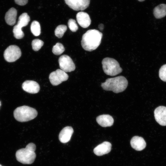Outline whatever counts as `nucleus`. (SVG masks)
I'll use <instances>...</instances> for the list:
<instances>
[{
  "label": "nucleus",
  "mask_w": 166,
  "mask_h": 166,
  "mask_svg": "<svg viewBox=\"0 0 166 166\" xmlns=\"http://www.w3.org/2000/svg\"><path fill=\"white\" fill-rule=\"evenodd\" d=\"M103 34L95 30H88L82 36L81 45L84 49L91 51L97 48L101 42Z\"/></svg>",
  "instance_id": "obj_1"
},
{
  "label": "nucleus",
  "mask_w": 166,
  "mask_h": 166,
  "mask_svg": "<svg viewBox=\"0 0 166 166\" xmlns=\"http://www.w3.org/2000/svg\"><path fill=\"white\" fill-rule=\"evenodd\" d=\"M128 81L123 76L108 78L101 84V86L106 91H111L118 93L124 91L127 87Z\"/></svg>",
  "instance_id": "obj_2"
},
{
  "label": "nucleus",
  "mask_w": 166,
  "mask_h": 166,
  "mask_svg": "<svg viewBox=\"0 0 166 166\" xmlns=\"http://www.w3.org/2000/svg\"><path fill=\"white\" fill-rule=\"evenodd\" d=\"M36 146L33 143L28 144L25 148L17 150L16 153L17 160L19 162L24 164H31L33 163L36 157L35 152Z\"/></svg>",
  "instance_id": "obj_3"
},
{
  "label": "nucleus",
  "mask_w": 166,
  "mask_h": 166,
  "mask_svg": "<svg viewBox=\"0 0 166 166\" xmlns=\"http://www.w3.org/2000/svg\"><path fill=\"white\" fill-rule=\"evenodd\" d=\"M38 115L37 110L27 106L18 107L14 112V118L20 122L28 121L35 118Z\"/></svg>",
  "instance_id": "obj_4"
},
{
  "label": "nucleus",
  "mask_w": 166,
  "mask_h": 166,
  "mask_svg": "<svg viewBox=\"0 0 166 166\" xmlns=\"http://www.w3.org/2000/svg\"><path fill=\"white\" fill-rule=\"evenodd\" d=\"M102 64L104 72L108 75L114 76L122 71V69L117 61L112 58H104L102 61Z\"/></svg>",
  "instance_id": "obj_5"
},
{
  "label": "nucleus",
  "mask_w": 166,
  "mask_h": 166,
  "mask_svg": "<svg viewBox=\"0 0 166 166\" xmlns=\"http://www.w3.org/2000/svg\"><path fill=\"white\" fill-rule=\"evenodd\" d=\"M21 51L20 48L15 45H10L5 50L4 57L8 62H13L18 59L21 56Z\"/></svg>",
  "instance_id": "obj_6"
},
{
  "label": "nucleus",
  "mask_w": 166,
  "mask_h": 166,
  "mask_svg": "<svg viewBox=\"0 0 166 166\" xmlns=\"http://www.w3.org/2000/svg\"><path fill=\"white\" fill-rule=\"evenodd\" d=\"M68 78L69 76L66 72L59 69L51 72L49 76L50 81L54 86L57 85L67 81Z\"/></svg>",
  "instance_id": "obj_7"
},
{
  "label": "nucleus",
  "mask_w": 166,
  "mask_h": 166,
  "mask_svg": "<svg viewBox=\"0 0 166 166\" xmlns=\"http://www.w3.org/2000/svg\"><path fill=\"white\" fill-rule=\"evenodd\" d=\"M58 62L61 69L66 73L74 71L75 69V65L72 59L67 55L61 56Z\"/></svg>",
  "instance_id": "obj_8"
},
{
  "label": "nucleus",
  "mask_w": 166,
  "mask_h": 166,
  "mask_svg": "<svg viewBox=\"0 0 166 166\" xmlns=\"http://www.w3.org/2000/svg\"><path fill=\"white\" fill-rule=\"evenodd\" d=\"M66 4L76 11L83 10L89 6L90 0H65Z\"/></svg>",
  "instance_id": "obj_9"
},
{
  "label": "nucleus",
  "mask_w": 166,
  "mask_h": 166,
  "mask_svg": "<svg viewBox=\"0 0 166 166\" xmlns=\"http://www.w3.org/2000/svg\"><path fill=\"white\" fill-rule=\"evenodd\" d=\"M155 118L156 122L162 126H166V107L161 106L154 110Z\"/></svg>",
  "instance_id": "obj_10"
},
{
  "label": "nucleus",
  "mask_w": 166,
  "mask_h": 166,
  "mask_svg": "<svg viewBox=\"0 0 166 166\" xmlns=\"http://www.w3.org/2000/svg\"><path fill=\"white\" fill-rule=\"evenodd\" d=\"M22 87L26 92L32 94L36 93L39 91L40 87L36 82L31 80H27L22 84Z\"/></svg>",
  "instance_id": "obj_11"
},
{
  "label": "nucleus",
  "mask_w": 166,
  "mask_h": 166,
  "mask_svg": "<svg viewBox=\"0 0 166 166\" xmlns=\"http://www.w3.org/2000/svg\"><path fill=\"white\" fill-rule=\"evenodd\" d=\"M111 147L109 142L105 141L96 146L93 149V152L97 156H102L109 152Z\"/></svg>",
  "instance_id": "obj_12"
},
{
  "label": "nucleus",
  "mask_w": 166,
  "mask_h": 166,
  "mask_svg": "<svg viewBox=\"0 0 166 166\" xmlns=\"http://www.w3.org/2000/svg\"><path fill=\"white\" fill-rule=\"evenodd\" d=\"M76 18L78 24L83 28H86L89 26L91 20L89 14L84 12H80L76 15Z\"/></svg>",
  "instance_id": "obj_13"
},
{
  "label": "nucleus",
  "mask_w": 166,
  "mask_h": 166,
  "mask_svg": "<svg viewBox=\"0 0 166 166\" xmlns=\"http://www.w3.org/2000/svg\"><path fill=\"white\" fill-rule=\"evenodd\" d=\"M130 144L133 149L138 151L143 150L146 146V143L144 138L138 136H135L132 138Z\"/></svg>",
  "instance_id": "obj_14"
},
{
  "label": "nucleus",
  "mask_w": 166,
  "mask_h": 166,
  "mask_svg": "<svg viewBox=\"0 0 166 166\" xmlns=\"http://www.w3.org/2000/svg\"><path fill=\"white\" fill-rule=\"evenodd\" d=\"M73 132V130L71 127H65L59 133V139L60 141L63 143H67L70 140Z\"/></svg>",
  "instance_id": "obj_15"
},
{
  "label": "nucleus",
  "mask_w": 166,
  "mask_h": 166,
  "mask_svg": "<svg viewBox=\"0 0 166 166\" xmlns=\"http://www.w3.org/2000/svg\"><path fill=\"white\" fill-rule=\"evenodd\" d=\"M96 121L98 124L103 127L112 126L114 123L113 117L109 115L103 114L98 116Z\"/></svg>",
  "instance_id": "obj_16"
},
{
  "label": "nucleus",
  "mask_w": 166,
  "mask_h": 166,
  "mask_svg": "<svg viewBox=\"0 0 166 166\" xmlns=\"http://www.w3.org/2000/svg\"><path fill=\"white\" fill-rule=\"evenodd\" d=\"M17 11L14 8H10L6 13L5 20L7 24L10 26L14 25L16 23Z\"/></svg>",
  "instance_id": "obj_17"
},
{
  "label": "nucleus",
  "mask_w": 166,
  "mask_h": 166,
  "mask_svg": "<svg viewBox=\"0 0 166 166\" xmlns=\"http://www.w3.org/2000/svg\"><path fill=\"white\" fill-rule=\"evenodd\" d=\"M153 14L157 19L165 17L166 15V4H161L156 7L153 10Z\"/></svg>",
  "instance_id": "obj_18"
},
{
  "label": "nucleus",
  "mask_w": 166,
  "mask_h": 166,
  "mask_svg": "<svg viewBox=\"0 0 166 166\" xmlns=\"http://www.w3.org/2000/svg\"><path fill=\"white\" fill-rule=\"evenodd\" d=\"M30 20V17L28 14L26 13H24L19 16L17 24L22 28L26 26Z\"/></svg>",
  "instance_id": "obj_19"
},
{
  "label": "nucleus",
  "mask_w": 166,
  "mask_h": 166,
  "mask_svg": "<svg viewBox=\"0 0 166 166\" xmlns=\"http://www.w3.org/2000/svg\"><path fill=\"white\" fill-rule=\"evenodd\" d=\"M30 30L34 36H39L41 34V27L39 22L36 21H34L31 24Z\"/></svg>",
  "instance_id": "obj_20"
},
{
  "label": "nucleus",
  "mask_w": 166,
  "mask_h": 166,
  "mask_svg": "<svg viewBox=\"0 0 166 166\" xmlns=\"http://www.w3.org/2000/svg\"><path fill=\"white\" fill-rule=\"evenodd\" d=\"M67 30V26L61 25L58 26L55 29L54 33L55 36L58 38H61Z\"/></svg>",
  "instance_id": "obj_21"
},
{
  "label": "nucleus",
  "mask_w": 166,
  "mask_h": 166,
  "mask_svg": "<svg viewBox=\"0 0 166 166\" xmlns=\"http://www.w3.org/2000/svg\"><path fill=\"white\" fill-rule=\"evenodd\" d=\"M13 33L14 36L17 39H22L24 36V34L22 30V28L17 24L14 27Z\"/></svg>",
  "instance_id": "obj_22"
},
{
  "label": "nucleus",
  "mask_w": 166,
  "mask_h": 166,
  "mask_svg": "<svg viewBox=\"0 0 166 166\" xmlns=\"http://www.w3.org/2000/svg\"><path fill=\"white\" fill-rule=\"evenodd\" d=\"M65 51L63 45L60 43H57L54 45L52 49V52L55 55H59Z\"/></svg>",
  "instance_id": "obj_23"
},
{
  "label": "nucleus",
  "mask_w": 166,
  "mask_h": 166,
  "mask_svg": "<svg viewBox=\"0 0 166 166\" xmlns=\"http://www.w3.org/2000/svg\"><path fill=\"white\" fill-rule=\"evenodd\" d=\"M44 42L42 40L36 39L33 40L32 42V46L33 49L34 51H38L42 46Z\"/></svg>",
  "instance_id": "obj_24"
},
{
  "label": "nucleus",
  "mask_w": 166,
  "mask_h": 166,
  "mask_svg": "<svg viewBox=\"0 0 166 166\" xmlns=\"http://www.w3.org/2000/svg\"><path fill=\"white\" fill-rule=\"evenodd\" d=\"M68 24L69 29L72 31L75 32L78 30V27L74 19H70L68 21Z\"/></svg>",
  "instance_id": "obj_25"
},
{
  "label": "nucleus",
  "mask_w": 166,
  "mask_h": 166,
  "mask_svg": "<svg viewBox=\"0 0 166 166\" xmlns=\"http://www.w3.org/2000/svg\"><path fill=\"white\" fill-rule=\"evenodd\" d=\"M159 76L162 81L166 82V64L163 65L160 68Z\"/></svg>",
  "instance_id": "obj_26"
},
{
  "label": "nucleus",
  "mask_w": 166,
  "mask_h": 166,
  "mask_svg": "<svg viewBox=\"0 0 166 166\" xmlns=\"http://www.w3.org/2000/svg\"><path fill=\"white\" fill-rule=\"evenodd\" d=\"M15 2L18 5L24 6L28 2V0H14Z\"/></svg>",
  "instance_id": "obj_27"
},
{
  "label": "nucleus",
  "mask_w": 166,
  "mask_h": 166,
  "mask_svg": "<svg viewBox=\"0 0 166 166\" xmlns=\"http://www.w3.org/2000/svg\"><path fill=\"white\" fill-rule=\"evenodd\" d=\"M98 27L100 30H102L104 28V25L102 24H100L98 26Z\"/></svg>",
  "instance_id": "obj_28"
},
{
  "label": "nucleus",
  "mask_w": 166,
  "mask_h": 166,
  "mask_svg": "<svg viewBox=\"0 0 166 166\" xmlns=\"http://www.w3.org/2000/svg\"><path fill=\"white\" fill-rule=\"evenodd\" d=\"M139 1H140V2H143L145 0H138Z\"/></svg>",
  "instance_id": "obj_29"
},
{
  "label": "nucleus",
  "mask_w": 166,
  "mask_h": 166,
  "mask_svg": "<svg viewBox=\"0 0 166 166\" xmlns=\"http://www.w3.org/2000/svg\"><path fill=\"white\" fill-rule=\"evenodd\" d=\"M0 166H2L1 164H0Z\"/></svg>",
  "instance_id": "obj_30"
},
{
  "label": "nucleus",
  "mask_w": 166,
  "mask_h": 166,
  "mask_svg": "<svg viewBox=\"0 0 166 166\" xmlns=\"http://www.w3.org/2000/svg\"><path fill=\"white\" fill-rule=\"evenodd\" d=\"M0 105H1V102L0 101Z\"/></svg>",
  "instance_id": "obj_31"
}]
</instances>
